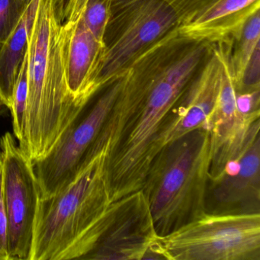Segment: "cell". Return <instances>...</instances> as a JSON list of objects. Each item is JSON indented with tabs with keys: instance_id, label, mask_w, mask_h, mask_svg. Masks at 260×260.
<instances>
[{
	"instance_id": "11",
	"label": "cell",
	"mask_w": 260,
	"mask_h": 260,
	"mask_svg": "<svg viewBox=\"0 0 260 260\" xmlns=\"http://www.w3.org/2000/svg\"><path fill=\"white\" fill-rule=\"evenodd\" d=\"M221 71L220 60L212 45L206 61L160 127L152 149L153 159L167 144L205 125L218 98Z\"/></svg>"
},
{
	"instance_id": "13",
	"label": "cell",
	"mask_w": 260,
	"mask_h": 260,
	"mask_svg": "<svg viewBox=\"0 0 260 260\" xmlns=\"http://www.w3.org/2000/svg\"><path fill=\"white\" fill-rule=\"evenodd\" d=\"M62 51L70 92L80 106L95 71L104 45L85 25L83 19L61 25Z\"/></svg>"
},
{
	"instance_id": "9",
	"label": "cell",
	"mask_w": 260,
	"mask_h": 260,
	"mask_svg": "<svg viewBox=\"0 0 260 260\" xmlns=\"http://www.w3.org/2000/svg\"><path fill=\"white\" fill-rule=\"evenodd\" d=\"M3 196L7 219L10 260H30L40 200L32 161L10 132L1 141Z\"/></svg>"
},
{
	"instance_id": "21",
	"label": "cell",
	"mask_w": 260,
	"mask_h": 260,
	"mask_svg": "<svg viewBox=\"0 0 260 260\" xmlns=\"http://www.w3.org/2000/svg\"><path fill=\"white\" fill-rule=\"evenodd\" d=\"M236 90L239 93L260 90V45L251 56Z\"/></svg>"
},
{
	"instance_id": "19",
	"label": "cell",
	"mask_w": 260,
	"mask_h": 260,
	"mask_svg": "<svg viewBox=\"0 0 260 260\" xmlns=\"http://www.w3.org/2000/svg\"><path fill=\"white\" fill-rule=\"evenodd\" d=\"M25 11L17 0H0V46L14 31Z\"/></svg>"
},
{
	"instance_id": "12",
	"label": "cell",
	"mask_w": 260,
	"mask_h": 260,
	"mask_svg": "<svg viewBox=\"0 0 260 260\" xmlns=\"http://www.w3.org/2000/svg\"><path fill=\"white\" fill-rule=\"evenodd\" d=\"M260 119L251 129L247 142L237 161V168L208 183L212 214L259 213Z\"/></svg>"
},
{
	"instance_id": "14",
	"label": "cell",
	"mask_w": 260,
	"mask_h": 260,
	"mask_svg": "<svg viewBox=\"0 0 260 260\" xmlns=\"http://www.w3.org/2000/svg\"><path fill=\"white\" fill-rule=\"evenodd\" d=\"M260 11V0H215L191 22L179 26L181 34L213 44L240 38L248 19Z\"/></svg>"
},
{
	"instance_id": "22",
	"label": "cell",
	"mask_w": 260,
	"mask_h": 260,
	"mask_svg": "<svg viewBox=\"0 0 260 260\" xmlns=\"http://www.w3.org/2000/svg\"><path fill=\"white\" fill-rule=\"evenodd\" d=\"M0 260H10L7 219L3 196V172L0 164Z\"/></svg>"
},
{
	"instance_id": "7",
	"label": "cell",
	"mask_w": 260,
	"mask_h": 260,
	"mask_svg": "<svg viewBox=\"0 0 260 260\" xmlns=\"http://www.w3.org/2000/svg\"><path fill=\"white\" fill-rule=\"evenodd\" d=\"M123 77L86 102L49 151L33 161L40 199L66 188L98 156L97 141L121 89Z\"/></svg>"
},
{
	"instance_id": "1",
	"label": "cell",
	"mask_w": 260,
	"mask_h": 260,
	"mask_svg": "<svg viewBox=\"0 0 260 260\" xmlns=\"http://www.w3.org/2000/svg\"><path fill=\"white\" fill-rule=\"evenodd\" d=\"M211 48L209 42L181 34L178 27L129 68L96 144L97 152L104 156L111 204L142 188L160 127Z\"/></svg>"
},
{
	"instance_id": "10",
	"label": "cell",
	"mask_w": 260,
	"mask_h": 260,
	"mask_svg": "<svg viewBox=\"0 0 260 260\" xmlns=\"http://www.w3.org/2000/svg\"><path fill=\"white\" fill-rule=\"evenodd\" d=\"M159 237L141 189L118 201L110 224L85 259H148Z\"/></svg>"
},
{
	"instance_id": "5",
	"label": "cell",
	"mask_w": 260,
	"mask_h": 260,
	"mask_svg": "<svg viewBox=\"0 0 260 260\" xmlns=\"http://www.w3.org/2000/svg\"><path fill=\"white\" fill-rule=\"evenodd\" d=\"M179 26L164 0H111L104 48L83 96V103L125 75L138 56Z\"/></svg>"
},
{
	"instance_id": "17",
	"label": "cell",
	"mask_w": 260,
	"mask_h": 260,
	"mask_svg": "<svg viewBox=\"0 0 260 260\" xmlns=\"http://www.w3.org/2000/svg\"><path fill=\"white\" fill-rule=\"evenodd\" d=\"M28 51L19 73L13 92L11 112L13 133L19 144L23 141L26 127V111L28 103Z\"/></svg>"
},
{
	"instance_id": "25",
	"label": "cell",
	"mask_w": 260,
	"mask_h": 260,
	"mask_svg": "<svg viewBox=\"0 0 260 260\" xmlns=\"http://www.w3.org/2000/svg\"><path fill=\"white\" fill-rule=\"evenodd\" d=\"M0 114H1V112H0ZM1 160H2V156H1V151H0V164H1Z\"/></svg>"
},
{
	"instance_id": "24",
	"label": "cell",
	"mask_w": 260,
	"mask_h": 260,
	"mask_svg": "<svg viewBox=\"0 0 260 260\" xmlns=\"http://www.w3.org/2000/svg\"><path fill=\"white\" fill-rule=\"evenodd\" d=\"M17 1L20 8L22 9L23 11H25L27 7H28V5L31 4L32 0H17Z\"/></svg>"
},
{
	"instance_id": "4",
	"label": "cell",
	"mask_w": 260,
	"mask_h": 260,
	"mask_svg": "<svg viewBox=\"0 0 260 260\" xmlns=\"http://www.w3.org/2000/svg\"><path fill=\"white\" fill-rule=\"evenodd\" d=\"M210 164L205 125L167 144L155 156L141 190L158 236L164 237L206 214Z\"/></svg>"
},
{
	"instance_id": "6",
	"label": "cell",
	"mask_w": 260,
	"mask_h": 260,
	"mask_svg": "<svg viewBox=\"0 0 260 260\" xmlns=\"http://www.w3.org/2000/svg\"><path fill=\"white\" fill-rule=\"evenodd\" d=\"M160 259L260 260V213L212 214L159 237Z\"/></svg>"
},
{
	"instance_id": "18",
	"label": "cell",
	"mask_w": 260,
	"mask_h": 260,
	"mask_svg": "<svg viewBox=\"0 0 260 260\" xmlns=\"http://www.w3.org/2000/svg\"><path fill=\"white\" fill-rule=\"evenodd\" d=\"M111 0H89L81 18L88 29L103 45Z\"/></svg>"
},
{
	"instance_id": "16",
	"label": "cell",
	"mask_w": 260,
	"mask_h": 260,
	"mask_svg": "<svg viewBox=\"0 0 260 260\" xmlns=\"http://www.w3.org/2000/svg\"><path fill=\"white\" fill-rule=\"evenodd\" d=\"M259 45L260 11H258L248 19L240 38L234 43L232 59L236 87L241 81L245 68L255 48Z\"/></svg>"
},
{
	"instance_id": "3",
	"label": "cell",
	"mask_w": 260,
	"mask_h": 260,
	"mask_svg": "<svg viewBox=\"0 0 260 260\" xmlns=\"http://www.w3.org/2000/svg\"><path fill=\"white\" fill-rule=\"evenodd\" d=\"M61 25L53 0H39L29 33L26 127L19 145L32 162L49 151L83 106L68 89Z\"/></svg>"
},
{
	"instance_id": "15",
	"label": "cell",
	"mask_w": 260,
	"mask_h": 260,
	"mask_svg": "<svg viewBox=\"0 0 260 260\" xmlns=\"http://www.w3.org/2000/svg\"><path fill=\"white\" fill-rule=\"evenodd\" d=\"M32 0L8 39L0 46V106L11 109L15 86L28 51L29 33L39 7Z\"/></svg>"
},
{
	"instance_id": "2",
	"label": "cell",
	"mask_w": 260,
	"mask_h": 260,
	"mask_svg": "<svg viewBox=\"0 0 260 260\" xmlns=\"http://www.w3.org/2000/svg\"><path fill=\"white\" fill-rule=\"evenodd\" d=\"M117 206L109 202L101 153L66 188L39 200L30 260L85 259Z\"/></svg>"
},
{
	"instance_id": "23",
	"label": "cell",
	"mask_w": 260,
	"mask_h": 260,
	"mask_svg": "<svg viewBox=\"0 0 260 260\" xmlns=\"http://www.w3.org/2000/svg\"><path fill=\"white\" fill-rule=\"evenodd\" d=\"M89 0H71L65 22H74L81 17Z\"/></svg>"
},
{
	"instance_id": "20",
	"label": "cell",
	"mask_w": 260,
	"mask_h": 260,
	"mask_svg": "<svg viewBox=\"0 0 260 260\" xmlns=\"http://www.w3.org/2000/svg\"><path fill=\"white\" fill-rule=\"evenodd\" d=\"M176 13L179 26L187 25L215 0H164Z\"/></svg>"
},
{
	"instance_id": "8",
	"label": "cell",
	"mask_w": 260,
	"mask_h": 260,
	"mask_svg": "<svg viewBox=\"0 0 260 260\" xmlns=\"http://www.w3.org/2000/svg\"><path fill=\"white\" fill-rule=\"evenodd\" d=\"M234 39L213 43L221 64V83L217 103L205 125L209 132L211 164L208 183L217 181L228 164L243 152L252 125L260 119V108L248 109L237 103L233 64Z\"/></svg>"
}]
</instances>
